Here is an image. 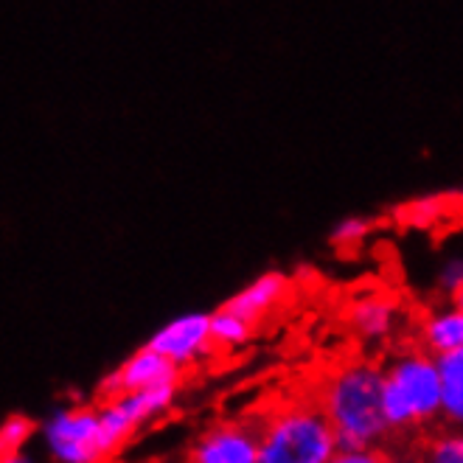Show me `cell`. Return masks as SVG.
<instances>
[{
    "label": "cell",
    "instance_id": "4fadbf2b",
    "mask_svg": "<svg viewBox=\"0 0 463 463\" xmlns=\"http://www.w3.org/2000/svg\"><path fill=\"white\" fill-rule=\"evenodd\" d=\"M253 329L256 326L241 317L225 307H220L216 312H211V340H213V348H222V351H233V348H241L253 337Z\"/></svg>",
    "mask_w": 463,
    "mask_h": 463
},
{
    "label": "cell",
    "instance_id": "5bb4252c",
    "mask_svg": "<svg viewBox=\"0 0 463 463\" xmlns=\"http://www.w3.org/2000/svg\"><path fill=\"white\" fill-rule=\"evenodd\" d=\"M419 455L424 463H463V430L444 427L432 432Z\"/></svg>",
    "mask_w": 463,
    "mask_h": 463
},
{
    "label": "cell",
    "instance_id": "7c38bea8",
    "mask_svg": "<svg viewBox=\"0 0 463 463\" xmlns=\"http://www.w3.org/2000/svg\"><path fill=\"white\" fill-rule=\"evenodd\" d=\"M441 424L463 430V348L441 354Z\"/></svg>",
    "mask_w": 463,
    "mask_h": 463
},
{
    "label": "cell",
    "instance_id": "8fae6325",
    "mask_svg": "<svg viewBox=\"0 0 463 463\" xmlns=\"http://www.w3.org/2000/svg\"><path fill=\"white\" fill-rule=\"evenodd\" d=\"M419 335H421V345L430 354H435V357L463 348V312L455 304L432 309L421 320Z\"/></svg>",
    "mask_w": 463,
    "mask_h": 463
},
{
    "label": "cell",
    "instance_id": "30bf717a",
    "mask_svg": "<svg viewBox=\"0 0 463 463\" xmlns=\"http://www.w3.org/2000/svg\"><path fill=\"white\" fill-rule=\"evenodd\" d=\"M348 323L354 335L363 337L365 343H383L393 337L399 326V304L383 292L363 295L348 307Z\"/></svg>",
    "mask_w": 463,
    "mask_h": 463
},
{
    "label": "cell",
    "instance_id": "6da1fadb",
    "mask_svg": "<svg viewBox=\"0 0 463 463\" xmlns=\"http://www.w3.org/2000/svg\"><path fill=\"white\" fill-rule=\"evenodd\" d=\"M317 404L329 416L340 447H385L393 432L385 419L383 365L348 360L323 379Z\"/></svg>",
    "mask_w": 463,
    "mask_h": 463
},
{
    "label": "cell",
    "instance_id": "ac0fdd59",
    "mask_svg": "<svg viewBox=\"0 0 463 463\" xmlns=\"http://www.w3.org/2000/svg\"><path fill=\"white\" fill-rule=\"evenodd\" d=\"M388 452L383 447H340L329 463H385Z\"/></svg>",
    "mask_w": 463,
    "mask_h": 463
},
{
    "label": "cell",
    "instance_id": "ba28073f",
    "mask_svg": "<svg viewBox=\"0 0 463 463\" xmlns=\"http://www.w3.org/2000/svg\"><path fill=\"white\" fill-rule=\"evenodd\" d=\"M163 357H169L175 365L188 368L208 357L213 340H211V315L208 312H185L166 320L160 329L146 340Z\"/></svg>",
    "mask_w": 463,
    "mask_h": 463
},
{
    "label": "cell",
    "instance_id": "44dd1931",
    "mask_svg": "<svg viewBox=\"0 0 463 463\" xmlns=\"http://www.w3.org/2000/svg\"><path fill=\"white\" fill-rule=\"evenodd\" d=\"M452 304H455V307H458V309L463 312V287H460V289H458V292L452 295Z\"/></svg>",
    "mask_w": 463,
    "mask_h": 463
},
{
    "label": "cell",
    "instance_id": "7a4b0ae2",
    "mask_svg": "<svg viewBox=\"0 0 463 463\" xmlns=\"http://www.w3.org/2000/svg\"><path fill=\"white\" fill-rule=\"evenodd\" d=\"M385 419L393 435H416L441 421V371L427 348L399 351L383 365Z\"/></svg>",
    "mask_w": 463,
    "mask_h": 463
},
{
    "label": "cell",
    "instance_id": "9a60e30c",
    "mask_svg": "<svg viewBox=\"0 0 463 463\" xmlns=\"http://www.w3.org/2000/svg\"><path fill=\"white\" fill-rule=\"evenodd\" d=\"M40 435V424L32 421L29 416H9L0 427V449L4 452H14V449H25L32 444V439Z\"/></svg>",
    "mask_w": 463,
    "mask_h": 463
},
{
    "label": "cell",
    "instance_id": "d6986e66",
    "mask_svg": "<svg viewBox=\"0 0 463 463\" xmlns=\"http://www.w3.org/2000/svg\"><path fill=\"white\" fill-rule=\"evenodd\" d=\"M0 463H37V458L29 449H14V452H4Z\"/></svg>",
    "mask_w": 463,
    "mask_h": 463
},
{
    "label": "cell",
    "instance_id": "52a82bcc",
    "mask_svg": "<svg viewBox=\"0 0 463 463\" xmlns=\"http://www.w3.org/2000/svg\"><path fill=\"white\" fill-rule=\"evenodd\" d=\"M188 463H259V427L248 421H216L203 430Z\"/></svg>",
    "mask_w": 463,
    "mask_h": 463
},
{
    "label": "cell",
    "instance_id": "9c48e42d",
    "mask_svg": "<svg viewBox=\"0 0 463 463\" xmlns=\"http://www.w3.org/2000/svg\"><path fill=\"white\" fill-rule=\"evenodd\" d=\"M289 287L292 284L284 272L267 269V272H261V276H256L250 284H244L239 292H233L222 307L241 315V317H248L256 326L269 312H276L284 304V298L289 295Z\"/></svg>",
    "mask_w": 463,
    "mask_h": 463
},
{
    "label": "cell",
    "instance_id": "e0dca14e",
    "mask_svg": "<svg viewBox=\"0 0 463 463\" xmlns=\"http://www.w3.org/2000/svg\"><path fill=\"white\" fill-rule=\"evenodd\" d=\"M439 289L449 298L463 287V256H447L439 267Z\"/></svg>",
    "mask_w": 463,
    "mask_h": 463
},
{
    "label": "cell",
    "instance_id": "8992f818",
    "mask_svg": "<svg viewBox=\"0 0 463 463\" xmlns=\"http://www.w3.org/2000/svg\"><path fill=\"white\" fill-rule=\"evenodd\" d=\"M180 365L163 357L149 343L132 351L129 357L104 376L101 391L104 396L118 393H138V391H160V388H180Z\"/></svg>",
    "mask_w": 463,
    "mask_h": 463
},
{
    "label": "cell",
    "instance_id": "5b68a950",
    "mask_svg": "<svg viewBox=\"0 0 463 463\" xmlns=\"http://www.w3.org/2000/svg\"><path fill=\"white\" fill-rule=\"evenodd\" d=\"M177 388H160V391H138V393H118L107 396V402L99 407L104 441L110 455L121 449L135 432L163 416L175 404Z\"/></svg>",
    "mask_w": 463,
    "mask_h": 463
},
{
    "label": "cell",
    "instance_id": "277c9868",
    "mask_svg": "<svg viewBox=\"0 0 463 463\" xmlns=\"http://www.w3.org/2000/svg\"><path fill=\"white\" fill-rule=\"evenodd\" d=\"M40 444L48 463H104L110 458L99 407L65 404L40 421Z\"/></svg>",
    "mask_w": 463,
    "mask_h": 463
},
{
    "label": "cell",
    "instance_id": "3957f363",
    "mask_svg": "<svg viewBox=\"0 0 463 463\" xmlns=\"http://www.w3.org/2000/svg\"><path fill=\"white\" fill-rule=\"evenodd\" d=\"M340 439L317 402H284L259 421V463H329Z\"/></svg>",
    "mask_w": 463,
    "mask_h": 463
},
{
    "label": "cell",
    "instance_id": "ffe728a7",
    "mask_svg": "<svg viewBox=\"0 0 463 463\" xmlns=\"http://www.w3.org/2000/svg\"><path fill=\"white\" fill-rule=\"evenodd\" d=\"M385 463H424V460L419 452H393V455H388Z\"/></svg>",
    "mask_w": 463,
    "mask_h": 463
},
{
    "label": "cell",
    "instance_id": "2e32d148",
    "mask_svg": "<svg viewBox=\"0 0 463 463\" xmlns=\"http://www.w3.org/2000/svg\"><path fill=\"white\" fill-rule=\"evenodd\" d=\"M371 231H373V220H371V216H360V213L343 216V220L332 231V241L335 244H343V248H348V244H360Z\"/></svg>",
    "mask_w": 463,
    "mask_h": 463
}]
</instances>
